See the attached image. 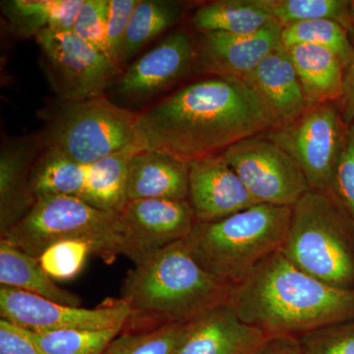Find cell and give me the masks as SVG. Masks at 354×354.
Returning a JSON list of instances; mask_svg holds the SVG:
<instances>
[{"label": "cell", "instance_id": "obj_1", "mask_svg": "<svg viewBox=\"0 0 354 354\" xmlns=\"http://www.w3.org/2000/svg\"><path fill=\"white\" fill-rule=\"evenodd\" d=\"M274 122L243 81L211 77L179 88L138 116L140 146L190 164L220 155Z\"/></svg>", "mask_w": 354, "mask_h": 354}, {"label": "cell", "instance_id": "obj_2", "mask_svg": "<svg viewBox=\"0 0 354 354\" xmlns=\"http://www.w3.org/2000/svg\"><path fill=\"white\" fill-rule=\"evenodd\" d=\"M227 305L270 337H300L353 320L354 290L310 276L278 251L230 288Z\"/></svg>", "mask_w": 354, "mask_h": 354}, {"label": "cell", "instance_id": "obj_3", "mask_svg": "<svg viewBox=\"0 0 354 354\" xmlns=\"http://www.w3.org/2000/svg\"><path fill=\"white\" fill-rule=\"evenodd\" d=\"M230 288L197 262L185 241L176 242L128 272L120 297L131 311L124 329L190 322L227 304Z\"/></svg>", "mask_w": 354, "mask_h": 354}, {"label": "cell", "instance_id": "obj_4", "mask_svg": "<svg viewBox=\"0 0 354 354\" xmlns=\"http://www.w3.org/2000/svg\"><path fill=\"white\" fill-rule=\"evenodd\" d=\"M291 207L257 204L211 221L197 223L186 239L197 262L221 283H241L285 241Z\"/></svg>", "mask_w": 354, "mask_h": 354}, {"label": "cell", "instance_id": "obj_5", "mask_svg": "<svg viewBox=\"0 0 354 354\" xmlns=\"http://www.w3.org/2000/svg\"><path fill=\"white\" fill-rule=\"evenodd\" d=\"M279 252L310 276L354 290V220L332 193L310 190L291 207Z\"/></svg>", "mask_w": 354, "mask_h": 354}, {"label": "cell", "instance_id": "obj_6", "mask_svg": "<svg viewBox=\"0 0 354 354\" xmlns=\"http://www.w3.org/2000/svg\"><path fill=\"white\" fill-rule=\"evenodd\" d=\"M138 116L113 104L106 95L59 101L37 139L39 148L57 151L79 164L90 165L130 147L142 149Z\"/></svg>", "mask_w": 354, "mask_h": 354}, {"label": "cell", "instance_id": "obj_7", "mask_svg": "<svg viewBox=\"0 0 354 354\" xmlns=\"http://www.w3.org/2000/svg\"><path fill=\"white\" fill-rule=\"evenodd\" d=\"M122 236L120 214L95 208L78 197L46 196L38 198L31 211L0 239L37 259L53 244L82 239L108 259L120 255Z\"/></svg>", "mask_w": 354, "mask_h": 354}, {"label": "cell", "instance_id": "obj_8", "mask_svg": "<svg viewBox=\"0 0 354 354\" xmlns=\"http://www.w3.org/2000/svg\"><path fill=\"white\" fill-rule=\"evenodd\" d=\"M348 125L335 102L308 106L295 120L264 133L300 167L311 190L332 193Z\"/></svg>", "mask_w": 354, "mask_h": 354}, {"label": "cell", "instance_id": "obj_9", "mask_svg": "<svg viewBox=\"0 0 354 354\" xmlns=\"http://www.w3.org/2000/svg\"><path fill=\"white\" fill-rule=\"evenodd\" d=\"M258 204L293 207L311 190L292 158L264 133L221 153Z\"/></svg>", "mask_w": 354, "mask_h": 354}, {"label": "cell", "instance_id": "obj_10", "mask_svg": "<svg viewBox=\"0 0 354 354\" xmlns=\"http://www.w3.org/2000/svg\"><path fill=\"white\" fill-rule=\"evenodd\" d=\"M36 41L50 65L60 102L102 97L120 73V67L106 53L74 32L44 31Z\"/></svg>", "mask_w": 354, "mask_h": 354}, {"label": "cell", "instance_id": "obj_11", "mask_svg": "<svg viewBox=\"0 0 354 354\" xmlns=\"http://www.w3.org/2000/svg\"><path fill=\"white\" fill-rule=\"evenodd\" d=\"M1 319L30 332L124 329L131 311L122 298L108 299L95 308L71 306L15 288L0 286Z\"/></svg>", "mask_w": 354, "mask_h": 354}, {"label": "cell", "instance_id": "obj_12", "mask_svg": "<svg viewBox=\"0 0 354 354\" xmlns=\"http://www.w3.org/2000/svg\"><path fill=\"white\" fill-rule=\"evenodd\" d=\"M120 216V255L135 265L165 247L186 241L197 223L188 200H135L127 203Z\"/></svg>", "mask_w": 354, "mask_h": 354}, {"label": "cell", "instance_id": "obj_13", "mask_svg": "<svg viewBox=\"0 0 354 354\" xmlns=\"http://www.w3.org/2000/svg\"><path fill=\"white\" fill-rule=\"evenodd\" d=\"M283 27L277 22L251 35L199 34L196 65L202 73L244 81L274 50L283 46Z\"/></svg>", "mask_w": 354, "mask_h": 354}, {"label": "cell", "instance_id": "obj_14", "mask_svg": "<svg viewBox=\"0 0 354 354\" xmlns=\"http://www.w3.org/2000/svg\"><path fill=\"white\" fill-rule=\"evenodd\" d=\"M195 65V41L186 32H172L128 67L118 81V94L134 101L150 99L186 76Z\"/></svg>", "mask_w": 354, "mask_h": 354}, {"label": "cell", "instance_id": "obj_15", "mask_svg": "<svg viewBox=\"0 0 354 354\" xmlns=\"http://www.w3.org/2000/svg\"><path fill=\"white\" fill-rule=\"evenodd\" d=\"M197 223L221 220L257 205L223 155L189 164V197Z\"/></svg>", "mask_w": 354, "mask_h": 354}, {"label": "cell", "instance_id": "obj_16", "mask_svg": "<svg viewBox=\"0 0 354 354\" xmlns=\"http://www.w3.org/2000/svg\"><path fill=\"white\" fill-rule=\"evenodd\" d=\"M270 337L225 304L191 321L172 354H259Z\"/></svg>", "mask_w": 354, "mask_h": 354}, {"label": "cell", "instance_id": "obj_17", "mask_svg": "<svg viewBox=\"0 0 354 354\" xmlns=\"http://www.w3.org/2000/svg\"><path fill=\"white\" fill-rule=\"evenodd\" d=\"M243 82L269 113L274 128L295 120L309 106L283 46L266 58Z\"/></svg>", "mask_w": 354, "mask_h": 354}, {"label": "cell", "instance_id": "obj_18", "mask_svg": "<svg viewBox=\"0 0 354 354\" xmlns=\"http://www.w3.org/2000/svg\"><path fill=\"white\" fill-rule=\"evenodd\" d=\"M37 138L6 140L0 152V234L14 227L34 207L32 165L38 158ZM0 234V235H1Z\"/></svg>", "mask_w": 354, "mask_h": 354}, {"label": "cell", "instance_id": "obj_19", "mask_svg": "<svg viewBox=\"0 0 354 354\" xmlns=\"http://www.w3.org/2000/svg\"><path fill=\"white\" fill-rule=\"evenodd\" d=\"M189 197V164L167 153L140 150L133 156L128 176V201Z\"/></svg>", "mask_w": 354, "mask_h": 354}, {"label": "cell", "instance_id": "obj_20", "mask_svg": "<svg viewBox=\"0 0 354 354\" xmlns=\"http://www.w3.org/2000/svg\"><path fill=\"white\" fill-rule=\"evenodd\" d=\"M286 50L309 106L339 102L344 66L333 51L315 44H295Z\"/></svg>", "mask_w": 354, "mask_h": 354}, {"label": "cell", "instance_id": "obj_21", "mask_svg": "<svg viewBox=\"0 0 354 354\" xmlns=\"http://www.w3.org/2000/svg\"><path fill=\"white\" fill-rule=\"evenodd\" d=\"M84 0H6L1 8L12 31L23 38L44 31H73Z\"/></svg>", "mask_w": 354, "mask_h": 354}, {"label": "cell", "instance_id": "obj_22", "mask_svg": "<svg viewBox=\"0 0 354 354\" xmlns=\"http://www.w3.org/2000/svg\"><path fill=\"white\" fill-rule=\"evenodd\" d=\"M0 285L58 304L80 306L81 298L64 290L44 272L39 259L0 239Z\"/></svg>", "mask_w": 354, "mask_h": 354}, {"label": "cell", "instance_id": "obj_23", "mask_svg": "<svg viewBox=\"0 0 354 354\" xmlns=\"http://www.w3.org/2000/svg\"><path fill=\"white\" fill-rule=\"evenodd\" d=\"M140 150L138 147H130L87 165L84 201L102 211L120 214L129 202L130 162Z\"/></svg>", "mask_w": 354, "mask_h": 354}, {"label": "cell", "instance_id": "obj_24", "mask_svg": "<svg viewBox=\"0 0 354 354\" xmlns=\"http://www.w3.org/2000/svg\"><path fill=\"white\" fill-rule=\"evenodd\" d=\"M276 22L256 0H218L200 7L190 25L199 34L251 35Z\"/></svg>", "mask_w": 354, "mask_h": 354}, {"label": "cell", "instance_id": "obj_25", "mask_svg": "<svg viewBox=\"0 0 354 354\" xmlns=\"http://www.w3.org/2000/svg\"><path fill=\"white\" fill-rule=\"evenodd\" d=\"M87 165L57 151L43 149L31 172V188L36 199L46 196H71L82 199Z\"/></svg>", "mask_w": 354, "mask_h": 354}, {"label": "cell", "instance_id": "obj_26", "mask_svg": "<svg viewBox=\"0 0 354 354\" xmlns=\"http://www.w3.org/2000/svg\"><path fill=\"white\" fill-rule=\"evenodd\" d=\"M183 12L179 2L139 0L128 26L121 53V66L146 44L178 23Z\"/></svg>", "mask_w": 354, "mask_h": 354}, {"label": "cell", "instance_id": "obj_27", "mask_svg": "<svg viewBox=\"0 0 354 354\" xmlns=\"http://www.w3.org/2000/svg\"><path fill=\"white\" fill-rule=\"evenodd\" d=\"M281 27L307 21L329 19L346 29L353 25L346 0H256Z\"/></svg>", "mask_w": 354, "mask_h": 354}, {"label": "cell", "instance_id": "obj_28", "mask_svg": "<svg viewBox=\"0 0 354 354\" xmlns=\"http://www.w3.org/2000/svg\"><path fill=\"white\" fill-rule=\"evenodd\" d=\"M44 354H102L122 332L106 330H62L30 332L18 328Z\"/></svg>", "mask_w": 354, "mask_h": 354}, {"label": "cell", "instance_id": "obj_29", "mask_svg": "<svg viewBox=\"0 0 354 354\" xmlns=\"http://www.w3.org/2000/svg\"><path fill=\"white\" fill-rule=\"evenodd\" d=\"M281 41L286 48L295 44H315L335 53L348 66L354 55L349 30L334 20L321 19L297 23L283 28Z\"/></svg>", "mask_w": 354, "mask_h": 354}, {"label": "cell", "instance_id": "obj_30", "mask_svg": "<svg viewBox=\"0 0 354 354\" xmlns=\"http://www.w3.org/2000/svg\"><path fill=\"white\" fill-rule=\"evenodd\" d=\"M190 322L147 330L123 329L102 354H172Z\"/></svg>", "mask_w": 354, "mask_h": 354}, {"label": "cell", "instance_id": "obj_31", "mask_svg": "<svg viewBox=\"0 0 354 354\" xmlns=\"http://www.w3.org/2000/svg\"><path fill=\"white\" fill-rule=\"evenodd\" d=\"M95 246L82 239L57 242L46 248L39 257V264L53 281H69L82 271Z\"/></svg>", "mask_w": 354, "mask_h": 354}, {"label": "cell", "instance_id": "obj_32", "mask_svg": "<svg viewBox=\"0 0 354 354\" xmlns=\"http://www.w3.org/2000/svg\"><path fill=\"white\" fill-rule=\"evenodd\" d=\"M298 339L301 354H354V319L326 326Z\"/></svg>", "mask_w": 354, "mask_h": 354}, {"label": "cell", "instance_id": "obj_33", "mask_svg": "<svg viewBox=\"0 0 354 354\" xmlns=\"http://www.w3.org/2000/svg\"><path fill=\"white\" fill-rule=\"evenodd\" d=\"M109 11V0H84L72 31L106 55Z\"/></svg>", "mask_w": 354, "mask_h": 354}, {"label": "cell", "instance_id": "obj_34", "mask_svg": "<svg viewBox=\"0 0 354 354\" xmlns=\"http://www.w3.org/2000/svg\"><path fill=\"white\" fill-rule=\"evenodd\" d=\"M332 194L354 220V123L349 124L346 141L335 169Z\"/></svg>", "mask_w": 354, "mask_h": 354}, {"label": "cell", "instance_id": "obj_35", "mask_svg": "<svg viewBox=\"0 0 354 354\" xmlns=\"http://www.w3.org/2000/svg\"><path fill=\"white\" fill-rule=\"evenodd\" d=\"M138 2L139 0H109L106 25V55L120 67L128 26Z\"/></svg>", "mask_w": 354, "mask_h": 354}, {"label": "cell", "instance_id": "obj_36", "mask_svg": "<svg viewBox=\"0 0 354 354\" xmlns=\"http://www.w3.org/2000/svg\"><path fill=\"white\" fill-rule=\"evenodd\" d=\"M0 354H44L17 327L0 320Z\"/></svg>", "mask_w": 354, "mask_h": 354}, {"label": "cell", "instance_id": "obj_37", "mask_svg": "<svg viewBox=\"0 0 354 354\" xmlns=\"http://www.w3.org/2000/svg\"><path fill=\"white\" fill-rule=\"evenodd\" d=\"M351 43L354 48V24L349 29ZM346 124L354 123V55L348 66L344 68V88L341 100L337 102Z\"/></svg>", "mask_w": 354, "mask_h": 354}, {"label": "cell", "instance_id": "obj_38", "mask_svg": "<svg viewBox=\"0 0 354 354\" xmlns=\"http://www.w3.org/2000/svg\"><path fill=\"white\" fill-rule=\"evenodd\" d=\"M259 354H301L299 339L293 337H271Z\"/></svg>", "mask_w": 354, "mask_h": 354}, {"label": "cell", "instance_id": "obj_39", "mask_svg": "<svg viewBox=\"0 0 354 354\" xmlns=\"http://www.w3.org/2000/svg\"><path fill=\"white\" fill-rule=\"evenodd\" d=\"M351 17L354 24V0H353V1H351Z\"/></svg>", "mask_w": 354, "mask_h": 354}]
</instances>
